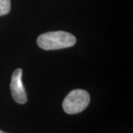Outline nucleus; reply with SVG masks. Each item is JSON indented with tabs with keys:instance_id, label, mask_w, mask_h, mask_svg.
Segmentation results:
<instances>
[{
	"instance_id": "obj_2",
	"label": "nucleus",
	"mask_w": 133,
	"mask_h": 133,
	"mask_svg": "<svg viewBox=\"0 0 133 133\" xmlns=\"http://www.w3.org/2000/svg\"><path fill=\"white\" fill-rule=\"evenodd\" d=\"M90 101L89 93L86 90L77 89L69 92L63 101V109L66 114L74 115L83 112Z\"/></svg>"
},
{
	"instance_id": "obj_1",
	"label": "nucleus",
	"mask_w": 133,
	"mask_h": 133,
	"mask_svg": "<svg viewBox=\"0 0 133 133\" xmlns=\"http://www.w3.org/2000/svg\"><path fill=\"white\" fill-rule=\"evenodd\" d=\"M76 42V37L65 31H51L43 33L37 38V44L45 50L70 48Z\"/></svg>"
},
{
	"instance_id": "obj_4",
	"label": "nucleus",
	"mask_w": 133,
	"mask_h": 133,
	"mask_svg": "<svg viewBox=\"0 0 133 133\" xmlns=\"http://www.w3.org/2000/svg\"><path fill=\"white\" fill-rule=\"evenodd\" d=\"M10 8V0H0V16L8 14Z\"/></svg>"
},
{
	"instance_id": "obj_3",
	"label": "nucleus",
	"mask_w": 133,
	"mask_h": 133,
	"mask_svg": "<svg viewBox=\"0 0 133 133\" xmlns=\"http://www.w3.org/2000/svg\"><path fill=\"white\" fill-rule=\"evenodd\" d=\"M22 69H16L12 75L10 81V92L12 97L16 103L20 104H24L28 101L27 94L22 81Z\"/></svg>"
},
{
	"instance_id": "obj_5",
	"label": "nucleus",
	"mask_w": 133,
	"mask_h": 133,
	"mask_svg": "<svg viewBox=\"0 0 133 133\" xmlns=\"http://www.w3.org/2000/svg\"><path fill=\"white\" fill-rule=\"evenodd\" d=\"M0 133H8V132H3V131L0 130Z\"/></svg>"
}]
</instances>
